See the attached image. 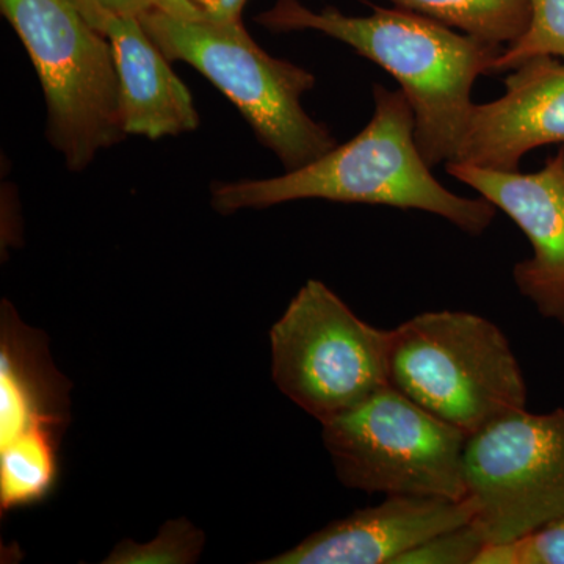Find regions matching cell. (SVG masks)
Wrapping results in <instances>:
<instances>
[{"instance_id":"11","label":"cell","mask_w":564,"mask_h":564,"mask_svg":"<svg viewBox=\"0 0 564 564\" xmlns=\"http://www.w3.org/2000/svg\"><path fill=\"white\" fill-rule=\"evenodd\" d=\"M511 70L499 99L475 104L452 162L519 172L530 151L564 144V62L534 57Z\"/></svg>"},{"instance_id":"10","label":"cell","mask_w":564,"mask_h":564,"mask_svg":"<svg viewBox=\"0 0 564 564\" xmlns=\"http://www.w3.org/2000/svg\"><path fill=\"white\" fill-rule=\"evenodd\" d=\"M69 383L55 369L43 334L3 303L0 329V458L58 466L69 421Z\"/></svg>"},{"instance_id":"7","label":"cell","mask_w":564,"mask_h":564,"mask_svg":"<svg viewBox=\"0 0 564 564\" xmlns=\"http://www.w3.org/2000/svg\"><path fill=\"white\" fill-rule=\"evenodd\" d=\"M270 345L274 383L321 423L389 384L391 332L364 322L322 281L293 296Z\"/></svg>"},{"instance_id":"14","label":"cell","mask_w":564,"mask_h":564,"mask_svg":"<svg viewBox=\"0 0 564 564\" xmlns=\"http://www.w3.org/2000/svg\"><path fill=\"white\" fill-rule=\"evenodd\" d=\"M492 46L513 44L530 21V0H392Z\"/></svg>"},{"instance_id":"20","label":"cell","mask_w":564,"mask_h":564,"mask_svg":"<svg viewBox=\"0 0 564 564\" xmlns=\"http://www.w3.org/2000/svg\"><path fill=\"white\" fill-rule=\"evenodd\" d=\"M74 2L90 24L102 14L140 18L141 14L158 6V0H74Z\"/></svg>"},{"instance_id":"13","label":"cell","mask_w":564,"mask_h":564,"mask_svg":"<svg viewBox=\"0 0 564 564\" xmlns=\"http://www.w3.org/2000/svg\"><path fill=\"white\" fill-rule=\"evenodd\" d=\"M109 40L120 85L126 135L159 140L198 129L191 90L137 17L102 14L91 22Z\"/></svg>"},{"instance_id":"21","label":"cell","mask_w":564,"mask_h":564,"mask_svg":"<svg viewBox=\"0 0 564 564\" xmlns=\"http://www.w3.org/2000/svg\"><path fill=\"white\" fill-rule=\"evenodd\" d=\"M556 155H558L560 162H562L564 169V144H562V148H560L558 154Z\"/></svg>"},{"instance_id":"12","label":"cell","mask_w":564,"mask_h":564,"mask_svg":"<svg viewBox=\"0 0 564 564\" xmlns=\"http://www.w3.org/2000/svg\"><path fill=\"white\" fill-rule=\"evenodd\" d=\"M467 499L388 496L307 536L263 564H397L436 534L473 521Z\"/></svg>"},{"instance_id":"16","label":"cell","mask_w":564,"mask_h":564,"mask_svg":"<svg viewBox=\"0 0 564 564\" xmlns=\"http://www.w3.org/2000/svg\"><path fill=\"white\" fill-rule=\"evenodd\" d=\"M206 536L187 519L166 522L147 544L122 541L111 551L109 564H188L202 554Z\"/></svg>"},{"instance_id":"1","label":"cell","mask_w":564,"mask_h":564,"mask_svg":"<svg viewBox=\"0 0 564 564\" xmlns=\"http://www.w3.org/2000/svg\"><path fill=\"white\" fill-rule=\"evenodd\" d=\"M256 21L274 32L325 33L388 70L413 107L415 140L432 169L454 161L473 115L474 84L496 73L503 51L403 9L348 17L334 7L314 11L300 0H276Z\"/></svg>"},{"instance_id":"8","label":"cell","mask_w":564,"mask_h":564,"mask_svg":"<svg viewBox=\"0 0 564 564\" xmlns=\"http://www.w3.org/2000/svg\"><path fill=\"white\" fill-rule=\"evenodd\" d=\"M473 524L486 544L536 532L564 514V410L503 415L467 437L463 458Z\"/></svg>"},{"instance_id":"4","label":"cell","mask_w":564,"mask_h":564,"mask_svg":"<svg viewBox=\"0 0 564 564\" xmlns=\"http://www.w3.org/2000/svg\"><path fill=\"white\" fill-rule=\"evenodd\" d=\"M140 21L170 62L187 63L228 96L285 172L303 169L337 147L329 129L302 106L303 95L315 87L314 74L263 51L242 20L202 24L154 9Z\"/></svg>"},{"instance_id":"5","label":"cell","mask_w":564,"mask_h":564,"mask_svg":"<svg viewBox=\"0 0 564 564\" xmlns=\"http://www.w3.org/2000/svg\"><path fill=\"white\" fill-rule=\"evenodd\" d=\"M39 74L47 139L73 172L124 139L120 85L109 40L74 0H0Z\"/></svg>"},{"instance_id":"2","label":"cell","mask_w":564,"mask_h":564,"mask_svg":"<svg viewBox=\"0 0 564 564\" xmlns=\"http://www.w3.org/2000/svg\"><path fill=\"white\" fill-rule=\"evenodd\" d=\"M373 102L372 120L355 139L282 176L218 182L212 188V206L226 215L299 199L372 204L429 212L464 232L484 234L497 207L484 196L455 195L433 176L415 140L406 95L375 85Z\"/></svg>"},{"instance_id":"3","label":"cell","mask_w":564,"mask_h":564,"mask_svg":"<svg viewBox=\"0 0 564 564\" xmlns=\"http://www.w3.org/2000/svg\"><path fill=\"white\" fill-rule=\"evenodd\" d=\"M389 384L467 437L527 406L510 340L466 311L423 313L391 329Z\"/></svg>"},{"instance_id":"6","label":"cell","mask_w":564,"mask_h":564,"mask_svg":"<svg viewBox=\"0 0 564 564\" xmlns=\"http://www.w3.org/2000/svg\"><path fill=\"white\" fill-rule=\"evenodd\" d=\"M322 437L347 488L455 502L466 497V434L391 384L322 423Z\"/></svg>"},{"instance_id":"18","label":"cell","mask_w":564,"mask_h":564,"mask_svg":"<svg viewBox=\"0 0 564 564\" xmlns=\"http://www.w3.org/2000/svg\"><path fill=\"white\" fill-rule=\"evenodd\" d=\"M486 545L480 530L467 522L430 538L404 554L397 564H475Z\"/></svg>"},{"instance_id":"15","label":"cell","mask_w":564,"mask_h":564,"mask_svg":"<svg viewBox=\"0 0 564 564\" xmlns=\"http://www.w3.org/2000/svg\"><path fill=\"white\" fill-rule=\"evenodd\" d=\"M534 57L564 58V0H530L525 32L500 52L494 70L514 69Z\"/></svg>"},{"instance_id":"17","label":"cell","mask_w":564,"mask_h":564,"mask_svg":"<svg viewBox=\"0 0 564 564\" xmlns=\"http://www.w3.org/2000/svg\"><path fill=\"white\" fill-rule=\"evenodd\" d=\"M475 564H564V514L519 540L486 545Z\"/></svg>"},{"instance_id":"9","label":"cell","mask_w":564,"mask_h":564,"mask_svg":"<svg viewBox=\"0 0 564 564\" xmlns=\"http://www.w3.org/2000/svg\"><path fill=\"white\" fill-rule=\"evenodd\" d=\"M445 172L492 203L525 234L532 258L514 267L516 288L538 313L564 325V169L558 155L536 173L447 162Z\"/></svg>"},{"instance_id":"19","label":"cell","mask_w":564,"mask_h":564,"mask_svg":"<svg viewBox=\"0 0 564 564\" xmlns=\"http://www.w3.org/2000/svg\"><path fill=\"white\" fill-rule=\"evenodd\" d=\"M245 3L247 0H158L155 10L181 21L223 24L242 20Z\"/></svg>"}]
</instances>
